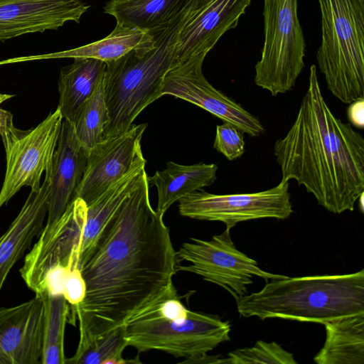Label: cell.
<instances>
[{
	"instance_id": "f546056e",
	"label": "cell",
	"mask_w": 364,
	"mask_h": 364,
	"mask_svg": "<svg viewBox=\"0 0 364 364\" xmlns=\"http://www.w3.org/2000/svg\"><path fill=\"white\" fill-rule=\"evenodd\" d=\"M349 104L347 115L350 124L357 128L363 129L364 127V98L358 99Z\"/></svg>"
},
{
	"instance_id": "9a60e30c",
	"label": "cell",
	"mask_w": 364,
	"mask_h": 364,
	"mask_svg": "<svg viewBox=\"0 0 364 364\" xmlns=\"http://www.w3.org/2000/svg\"><path fill=\"white\" fill-rule=\"evenodd\" d=\"M89 7L82 0H0V41L79 23Z\"/></svg>"
},
{
	"instance_id": "6da1fadb",
	"label": "cell",
	"mask_w": 364,
	"mask_h": 364,
	"mask_svg": "<svg viewBox=\"0 0 364 364\" xmlns=\"http://www.w3.org/2000/svg\"><path fill=\"white\" fill-rule=\"evenodd\" d=\"M163 216L151 205L144 170L80 269L86 294L68 321L79 322L78 345L123 326L173 281L176 255Z\"/></svg>"
},
{
	"instance_id": "8fae6325",
	"label": "cell",
	"mask_w": 364,
	"mask_h": 364,
	"mask_svg": "<svg viewBox=\"0 0 364 364\" xmlns=\"http://www.w3.org/2000/svg\"><path fill=\"white\" fill-rule=\"evenodd\" d=\"M205 56L204 53L194 55L170 69L163 80L161 96L172 95L188 101L250 136L263 134L264 126L257 117L206 80L202 71Z\"/></svg>"
},
{
	"instance_id": "e0dca14e",
	"label": "cell",
	"mask_w": 364,
	"mask_h": 364,
	"mask_svg": "<svg viewBox=\"0 0 364 364\" xmlns=\"http://www.w3.org/2000/svg\"><path fill=\"white\" fill-rule=\"evenodd\" d=\"M49 181L47 177L38 189L31 190L20 212L0 237V292L15 264L30 248L43 228L48 212Z\"/></svg>"
},
{
	"instance_id": "cb8c5ba5",
	"label": "cell",
	"mask_w": 364,
	"mask_h": 364,
	"mask_svg": "<svg viewBox=\"0 0 364 364\" xmlns=\"http://www.w3.org/2000/svg\"><path fill=\"white\" fill-rule=\"evenodd\" d=\"M39 296L44 305V329L41 364H65L64 338L70 304L63 295L44 293Z\"/></svg>"
},
{
	"instance_id": "603a6c76",
	"label": "cell",
	"mask_w": 364,
	"mask_h": 364,
	"mask_svg": "<svg viewBox=\"0 0 364 364\" xmlns=\"http://www.w3.org/2000/svg\"><path fill=\"white\" fill-rule=\"evenodd\" d=\"M186 0H109L103 6L117 24L150 31L158 28L179 11Z\"/></svg>"
},
{
	"instance_id": "8992f818",
	"label": "cell",
	"mask_w": 364,
	"mask_h": 364,
	"mask_svg": "<svg viewBox=\"0 0 364 364\" xmlns=\"http://www.w3.org/2000/svg\"><path fill=\"white\" fill-rule=\"evenodd\" d=\"M127 346L138 353L159 350L191 359L230 341V324L219 316L188 310L182 322L165 319L139 309L124 323Z\"/></svg>"
},
{
	"instance_id": "4316f807",
	"label": "cell",
	"mask_w": 364,
	"mask_h": 364,
	"mask_svg": "<svg viewBox=\"0 0 364 364\" xmlns=\"http://www.w3.org/2000/svg\"><path fill=\"white\" fill-rule=\"evenodd\" d=\"M220 358L222 364H296L294 355L276 342L258 341L252 347L236 349Z\"/></svg>"
},
{
	"instance_id": "ac0fdd59",
	"label": "cell",
	"mask_w": 364,
	"mask_h": 364,
	"mask_svg": "<svg viewBox=\"0 0 364 364\" xmlns=\"http://www.w3.org/2000/svg\"><path fill=\"white\" fill-rule=\"evenodd\" d=\"M144 170L145 165L135 167L87 205L86 222L79 250V269L90 257L110 218L138 185Z\"/></svg>"
},
{
	"instance_id": "7402d4cb",
	"label": "cell",
	"mask_w": 364,
	"mask_h": 364,
	"mask_svg": "<svg viewBox=\"0 0 364 364\" xmlns=\"http://www.w3.org/2000/svg\"><path fill=\"white\" fill-rule=\"evenodd\" d=\"M154 44L151 31L116 24L106 37L89 44L38 58H94L105 63L119 59L132 50L150 48Z\"/></svg>"
},
{
	"instance_id": "2e32d148",
	"label": "cell",
	"mask_w": 364,
	"mask_h": 364,
	"mask_svg": "<svg viewBox=\"0 0 364 364\" xmlns=\"http://www.w3.org/2000/svg\"><path fill=\"white\" fill-rule=\"evenodd\" d=\"M88 152L77 138L73 124L63 119L52 164L46 173L49 181L46 225L58 220L73 200L84 176Z\"/></svg>"
},
{
	"instance_id": "5bb4252c",
	"label": "cell",
	"mask_w": 364,
	"mask_h": 364,
	"mask_svg": "<svg viewBox=\"0 0 364 364\" xmlns=\"http://www.w3.org/2000/svg\"><path fill=\"white\" fill-rule=\"evenodd\" d=\"M44 305L36 296L11 307L0 308V364H40Z\"/></svg>"
},
{
	"instance_id": "1f68e13d",
	"label": "cell",
	"mask_w": 364,
	"mask_h": 364,
	"mask_svg": "<svg viewBox=\"0 0 364 364\" xmlns=\"http://www.w3.org/2000/svg\"><path fill=\"white\" fill-rule=\"evenodd\" d=\"M14 95L9 94H1L0 93V104L4 102V101L13 97Z\"/></svg>"
},
{
	"instance_id": "484cf974",
	"label": "cell",
	"mask_w": 364,
	"mask_h": 364,
	"mask_svg": "<svg viewBox=\"0 0 364 364\" xmlns=\"http://www.w3.org/2000/svg\"><path fill=\"white\" fill-rule=\"evenodd\" d=\"M104 78L105 75L73 124L77 138L88 151L104 139L105 127L109 121L104 95Z\"/></svg>"
},
{
	"instance_id": "9c48e42d",
	"label": "cell",
	"mask_w": 364,
	"mask_h": 364,
	"mask_svg": "<svg viewBox=\"0 0 364 364\" xmlns=\"http://www.w3.org/2000/svg\"><path fill=\"white\" fill-rule=\"evenodd\" d=\"M230 229L213 235L210 240L191 238L176 252V260L190 262L176 264V269L194 273L218 285L237 301L247 294V286L254 277L266 282L286 278L284 274L266 272L256 260L238 250L230 237Z\"/></svg>"
},
{
	"instance_id": "d4e9b609",
	"label": "cell",
	"mask_w": 364,
	"mask_h": 364,
	"mask_svg": "<svg viewBox=\"0 0 364 364\" xmlns=\"http://www.w3.org/2000/svg\"><path fill=\"white\" fill-rule=\"evenodd\" d=\"M127 346L124 325L78 345L73 356L65 364H124L139 363L127 360L122 353Z\"/></svg>"
},
{
	"instance_id": "ffe728a7",
	"label": "cell",
	"mask_w": 364,
	"mask_h": 364,
	"mask_svg": "<svg viewBox=\"0 0 364 364\" xmlns=\"http://www.w3.org/2000/svg\"><path fill=\"white\" fill-rule=\"evenodd\" d=\"M106 63L94 58H75L60 69L58 109L63 119L73 124L85 102L95 92L106 70Z\"/></svg>"
},
{
	"instance_id": "3957f363",
	"label": "cell",
	"mask_w": 364,
	"mask_h": 364,
	"mask_svg": "<svg viewBox=\"0 0 364 364\" xmlns=\"http://www.w3.org/2000/svg\"><path fill=\"white\" fill-rule=\"evenodd\" d=\"M195 0H186L179 11L162 26L150 31L154 44L132 50L117 60L107 62L104 95L109 121L104 139L122 134L151 103L160 98L164 78L178 64L174 51L178 33Z\"/></svg>"
},
{
	"instance_id": "4dcf8cb0",
	"label": "cell",
	"mask_w": 364,
	"mask_h": 364,
	"mask_svg": "<svg viewBox=\"0 0 364 364\" xmlns=\"http://www.w3.org/2000/svg\"><path fill=\"white\" fill-rule=\"evenodd\" d=\"M13 121V116L9 112L0 108V128Z\"/></svg>"
},
{
	"instance_id": "7a4b0ae2",
	"label": "cell",
	"mask_w": 364,
	"mask_h": 364,
	"mask_svg": "<svg viewBox=\"0 0 364 364\" xmlns=\"http://www.w3.org/2000/svg\"><path fill=\"white\" fill-rule=\"evenodd\" d=\"M273 152L282 181L295 180L329 212L353 211L364 193V139L332 113L315 65L296 119Z\"/></svg>"
},
{
	"instance_id": "ba28073f",
	"label": "cell",
	"mask_w": 364,
	"mask_h": 364,
	"mask_svg": "<svg viewBox=\"0 0 364 364\" xmlns=\"http://www.w3.org/2000/svg\"><path fill=\"white\" fill-rule=\"evenodd\" d=\"M63 120L57 108L33 129H19L13 121L0 128L6 160L0 208L23 186L39 188L43 173L50 168Z\"/></svg>"
},
{
	"instance_id": "7c38bea8",
	"label": "cell",
	"mask_w": 364,
	"mask_h": 364,
	"mask_svg": "<svg viewBox=\"0 0 364 364\" xmlns=\"http://www.w3.org/2000/svg\"><path fill=\"white\" fill-rule=\"evenodd\" d=\"M146 123L132 124L126 132L105 138L89 150L87 166L74 199L87 205L133 168L146 165L141 141Z\"/></svg>"
},
{
	"instance_id": "4fadbf2b",
	"label": "cell",
	"mask_w": 364,
	"mask_h": 364,
	"mask_svg": "<svg viewBox=\"0 0 364 364\" xmlns=\"http://www.w3.org/2000/svg\"><path fill=\"white\" fill-rule=\"evenodd\" d=\"M251 0H195L178 36L174 55L178 63L208 54L220 38L235 28Z\"/></svg>"
},
{
	"instance_id": "5b68a950",
	"label": "cell",
	"mask_w": 364,
	"mask_h": 364,
	"mask_svg": "<svg viewBox=\"0 0 364 364\" xmlns=\"http://www.w3.org/2000/svg\"><path fill=\"white\" fill-rule=\"evenodd\" d=\"M321 41L316 53L327 88L349 104L364 98V0H317Z\"/></svg>"
},
{
	"instance_id": "83f0119b",
	"label": "cell",
	"mask_w": 364,
	"mask_h": 364,
	"mask_svg": "<svg viewBox=\"0 0 364 364\" xmlns=\"http://www.w3.org/2000/svg\"><path fill=\"white\" fill-rule=\"evenodd\" d=\"M243 134L232 124L223 122L216 127L213 147L230 161L238 159L245 153Z\"/></svg>"
},
{
	"instance_id": "52a82bcc",
	"label": "cell",
	"mask_w": 364,
	"mask_h": 364,
	"mask_svg": "<svg viewBox=\"0 0 364 364\" xmlns=\"http://www.w3.org/2000/svg\"><path fill=\"white\" fill-rule=\"evenodd\" d=\"M298 0H264V43L254 80L272 96L291 90L304 67L306 43Z\"/></svg>"
},
{
	"instance_id": "f1b7e54d",
	"label": "cell",
	"mask_w": 364,
	"mask_h": 364,
	"mask_svg": "<svg viewBox=\"0 0 364 364\" xmlns=\"http://www.w3.org/2000/svg\"><path fill=\"white\" fill-rule=\"evenodd\" d=\"M86 284L78 268L72 269L67 277L63 296L70 306L80 304L85 298Z\"/></svg>"
},
{
	"instance_id": "30bf717a",
	"label": "cell",
	"mask_w": 364,
	"mask_h": 364,
	"mask_svg": "<svg viewBox=\"0 0 364 364\" xmlns=\"http://www.w3.org/2000/svg\"><path fill=\"white\" fill-rule=\"evenodd\" d=\"M179 213L192 219L219 221L230 229L261 218H288L293 213L289 182L259 192L218 195L197 190L179 199Z\"/></svg>"
},
{
	"instance_id": "d6986e66",
	"label": "cell",
	"mask_w": 364,
	"mask_h": 364,
	"mask_svg": "<svg viewBox=\"0 0 364 364\" xmlns=\"http://www.w3.org/2000/svg\"><path fill=\"white\" fill-rule=\"evenodd\" d=\"M218 166L200 162L193 165H181L168 161L166 167L157 171L149 183L157 188L156 210L164 214L170 206L190 193L211 186L217 179Z\"/></svg>"
},
{
	"instance_id": "277c9868",
	"label": "cell",
	"mask_w": 364,
	"mask_h": 364,
	"mask_svg": "<svg viewBox=\"0 0 364 364\" xmlns=\"http://www.w3.org/2000/svg\"><path fill=\"white\" fill-rule=\"evenodd\" d=\"M239 314L326 321L364 313V269L350 274L289 277L267 282L257 292L236 301Z\"/></svg>"
},
{
	"instance_id": "44dd1931",
	"label": "cell",
	"mask_w": 364,
	"mask_h": 364,
	"mask_svg": "<svg viewBox=\"0 0 364 364\" xmlns=\"http://www.w3.org/2000/svg\"><path fill=\"white\" fill-rule=\"evenodd\" d=\"M326 337L314 356L318 364H364V313L323 323Z\"/></svg>"
}]
</instances>
